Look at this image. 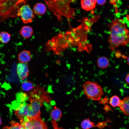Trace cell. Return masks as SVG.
Returning a JSON list of instances; mask_svg holds the SVG:
<instances>
[{
    "mask_svg": "<svg viewBox=\"0 0 129 129\" xmlns=\"http://www.w3.org/2000/svg\"><path fill=\"white\" fill-rule=\"evenodd\" d=\"M62 116V112L60 109L54 106L51 113V116L52 120L56 121H58L61 119Z\"/></svg>",
    "mask_w": 129,
    "mask_h": 129,
    "instance_id": "obj_14",
    "label": "cell"
},
{
    "mask_svg": "<svg viewBox=\"0 0 129 129\" xmlns=\"http://www.w3.org/2000/svg\"><path fill=\"white\" fill-rule=\"evenodd\" d=\"M121 100L118 96L116 95H114L110 98L109 103L113 107H119Z\"/></svg>",
    "mask_w": 129,
    "mask_h": 129,
    "instance_id": "obj_20",
    "label": "cell"
},
{
    "mask_svg": "<svg viewBox=\"0 0 129 129\" xmlns=\"http://www.w3.org/2000/svg\"><path fill=\"white\" fill-rule=\"evenodd\" d=\"M11 35L6 32H0V41L3 43H8L10 40Z\"/></svg>",
    "mask_w": 129,
    "mask_h": 129,
    "instance_id": "obj_21",
    "label": "cell"
},
{
    "mask_svg": "<svg viewBox=\"0 0 129 129\" xmlns=\"http://www.w3.org/2000/svg\"><path fill=\"white\" fill-rule=\"evenodd\" d=\"M107 121L105 122H102L98 124L97 125H96V127L100 128H103L107 125L106 122Z\"/></svg>",
    "mask_w": 129,
    "mask_h": 129,
    "instance_id": "obj_23",
    "label": "cell"
},
{
    "mask_svg": "<svg viewBox=\"0 0 129 129\" xmlns=\"http://www.w3.org/2000/svg\"><path fill=\"white\" fill-rule=\"evenodd\" d=\"M108 26L110 29L108 41L111 50L113 51L119 46H125L129 43V31L123 19H114Z\"/></svg>",
    "mask_w": 129,
    "mask_h": 129,
    "instance_id": "obj_2",
    "label": "cell"
},
{
    "mask_svg": "<svg viewBox=\"0 0 129 129\" xmlns=\"http://www.w3.org/2000/svg\"><path fill=\"white\" fill-rule=\"evenodd\" d=\"M28 95V99H35L48 103H50L51 101L49 93L45 91L43 87L38 85L35 86Z\"/></svg>",
    "mask_w": 129,
    "mask_h": 129,
    "instance_id": "obj_6",
    "label": "cell"
},
{
    "mask_svg": "<svg viewBox=\"0 0 129 129\" xmlns=\"http://www.w3.org/2000/svg\"><path fill=\"white\" fill-rule=\"evenodd\" d=\"M46 10V7L44 4L41 3H38L34 6L33 12L36 15H42L45 13Z\"/></svg>",
    "mask_w": 129,
    "mask_h": 129,
    "instance_id": "obj_13",
    "label": "cell"
},
{
    "mask_svg": "<svg viewBox=\"0 0 129 129\" xmlns=\"http://www.w3.org/2000/svg\"><path fill=\"white\" fill-rule=\"evenodd\" d=\"M104 108L106 113L108 112L110 110H112L111 108L107 105H106L105 106Z\"/></svg>",
    "mask_w": 129,
    "mask_h": 129,
    "instance_id": "obj_26",
    "label": "cell"
},
{
    "mask_svg": "<svg viewBox=\"0 0 129 129\" xmlns=\"http://www.w3.org/2000/svg\"><path fill=\"white\" fill-rule=\"evenodd\" d=\"M81 126L83 129H90L96 126V125H95L94 123L91 121L89 119L83 120L81 123Z\"/></svg>",
    "mask_w": 129,
    "mask_h": 129,
    "instance_id": "obj_19",
    "label": "cell"
},
{
    "mask_svg": "<svg viewBox=\"0 0 129 129\" xmlns=\"http://www.w3.org/2000/svg\"><path fill=\"white\" fill-rule=\"evenodd\" d=\"M47 52L52 51L54 55H59L66 49L77 47L80 48L81 44L71 29L65 32H60L49 40L45 44Z\"/></svg>",
    "mask_w": 129,
    "mask_h": 129,
    "instance_id": "obj_1",
    "label": "cell"
},
{
    "mask_svg": "<svg viewBox=\"0 0 129 129\" xmlns=\"http://www.w3.org/2000/svg\"><path fill=\"white\" fill-rule=\"evenodd\" d=\"M99 103L101 104H105L108 103V99L107 97H106L104 98L100 101Z\"/></svg>",
    "mask_w": 129,
    "mask_h": 129,
    "instance_id": "obj_25",
    "label": "cell"
},
{
    "mask_svg": "<svg viewBox=\"0 0 129 129\" xmlns=\"http://www.w3.org/2000/svg\"><path fill=\"white\" fill-rule=\"evenodd\" d=\"M97 0H81V4L82 8L84 10L89 11L95 7Z\"/></svg>",
    "mask_w": 129,
    "mask_h": 129,
    "instance_id": "obj_9",
    "label": "cell"
},
{
    "mask_svg": "<svg viewBox=\"0 0 129 129\" xmlns=\"http://www.w3.org/2000/svg\"><path fill=\"white\" fill-rule=\"evenodd\" d=\"M17 16L21 17L25 24L32 22L35 17L30 6L27 4L24 5L18 9Z\"/></svg>",
    "mask_w": 129,
    "mask_h": 129,
    "instance_id": "obj_7",
    "label": "cell"
},
{
    "mask_svg": "<svg viewBox=\"0 0 129 129\" xmlns=\"http://www.w3.org/2000/svg\"><path fill=\"white\" fill-rule=\"evenodd\" d=\"M120 110L126 115H129V97L121 100L119 106Z\"/></svg>",
    "mask_w": 129,
    "mask_h": 129,
    "instance_id": "obj_11",
    "label": "cell"
},
{
    "mask_svg": "<svg viewBox=\"0 0 129 129\" xmlns=\"http://www.w3.org/2000/svg\"><path fill=\"white\" fill-rule=\"evenodd\" d=\"M97 64L99 68L102 69H105L108 66L109 62L107 58L105 57L102 56L98 59Z\"/></svg>",
    "mask_w": 129,
    "mask_h": 129,
    "instance_id": "obj_15",
    "label": "cell"
},
{
    "mask_svg": "<svg viewBox=\"0 0 129 129\" xmlns=\"http://www.w3.org/2000/svg\"><path fill=\"white\" fill-rule=\"evenodd\" d=\"M76 0H44L48 8L56 16L59 21L62 22V16L68 19L75 18L76 9L70 6Z\"/></svg>",
    "mask_w": 129,
    "mask_h": 129,
    "instance_id": "obj_3",
    "label": "cell"
},
{
    "mask_svg": "<svg viewBox=\"0 0 129 129\" xmlns=\"http://www.w3.org/2000/svg\"><path fill=\"white\" fill-rule=\"evenodd\" d=\"M21 123L24 129H48L47 123L41 116L28 118Z\"/></svg>",
    "mask_w": 129,
    "mask_h": 129,
    "instance_id": "obj_5",
    "label": "cell"
},
{
    "mask_svg": "<svg viewBox=\"0 0 129 129\" xmlns=\"http://www.w3.org/2000/svg\"><path fill=\"white\" fill-rule=\"evenodd\" d=\"M107 0H97V4L99 5H102L104 4Z\"/></svg>",
    "mask_w": 129,
    "mask_h": 129,
    "instance_id": "obj_24",
    "label": "cell"
},
{
    "mask_svg": "<svg viewBox=\"0 0 129 129\" xmlns=\"http://www.w3.org/2000/svg\"><path fill=\"white\" fill-rule=\"evenodd\" d=\"M32 56L30 51L24 50L18 54V59L21 63H27L31 60Z\"/></svg>",
    "mask_w": 129,
    "mask_h": 129,
    "instance_id": "obj_10",
    "label": "cell"
},
{
    "mask_svg": "<svg viewBox=\"0 0 129 129\" xmlns=\"http://www.w3.org/2000/svg\"><path fill=\"white\" fill-rule=\"evenodd\" d=\"M83 87L85 95L89 99L99 101L104 94L102 88L96 82L86 81L83 84Z\"/></svg>",
    "mask_w": 129,
    "mask_h": 129,
    "instance_id": "obj_4",
    "label": "cell"
},
{
    "mask_svg": "<svg viewBox=\"0 0 129 129\" xmlns=\"http://www.w3.org/2000/svg\"><path fill=\"white\" fill-rule=\"evenodd\" d=\"M20 33L22 37L27 38L32 36L33 33V30L31 26H24L21 29Z\"/></svg>",
    "mask_w": 129,
    "mask_h": 129,
    "instance_id": "obj_12",
    "label": "cell"
},
{
    "mask_svg": "<svg viewBox=\"0 0 129 129\" xmlns=\"http://www.w3.org/2000/svg\"><path fill=\"white\" fill-rule=\"evenodd\" d=\"M16 98L17 102L19 103H22L28 99L29 96L27 93L21 92L16 93Z\"/></svg>",
    "mask_w": 129,
    "mask_h": 129,
    "instance_id": "obj_17",
    "label": "cell"
},
{
    "mask_svg": "<svg viewBox=\"0 0 129 129\" xmlns=\"http://www.w3.org/2000/svg\"><path fill=\"white\" fill-rule=\"evenodd\" d=\"M10 126H5L2 129H24L23 127L20 122L12 121L10 122Z\"/></svg>",
    "mask_w": 129,
    "mask_h": 129,
    "instance_id": "obj_16",
    "label": "cell"
},
{
    "mask_svg": "<svg viewBox=\"0 0 129 129\" xmlns=\"http://www.w3.org/2000/svg\"><path fill=\"white\" fill-rule=\"evenodd\" d=\"M125 80L127 83L129 84V73L126 76Z\"/></svg>",
    "mask_w": 129,
    "mask_h": 129,
    "instance_id": "obj_27",
    "label": "cell"
},
{
    "mask_svg": "<svg viewBox=\"0 0 129 129\" xmlns=\"http://www.w3.org/2000/svg\"><path fill=\"white\" fill-rule=\"evenodd\" d=\"M127 62L128 64L129 65V57L127 58Z\"/></svg>",
    "mask_w": 129,
    "mask_h": 129,
    "instance_id": "obj_28",
    "label": "cell"
},
{
    "mask_svg": "<svg viewBox=\"0 0 129 129\" xmlns=\"http://www.w3.org/2000/svg\"><path fill=\"white\" fill-rule=\"evenodd\" d=\"M127 18L129 21V15H127Z\"/></svg>",
    "mask_w": 129,
    "mask_h": 129,
    "instance_id": "obj_30",
    "label": "cell"
},
{
    "mask_svg": "<svg viewBox=\"0 0 129 129\" xmlns=\"http://www.w3.org/2000/svg\"><path fill=\"white\" fill-rule=\"evenodd\" d=\"M16 71L20 79L23 81L26 79L29 74L28 64L27 63H20L17 67Z\"/></svg>",
    "mask_w": 129,
    "mask_h": 129,
    "instance_id": "obj_8",
    "label": "cell"
},
{
    "mask_svg": "<svg viewBox=\"0 0 129 129\" xmlns=\"http://www.w3.org/2000/svg\"><path fill=\"white\" fill-rule=\"evenodd\" d=\"M52 122L53 127V129H64L62 127L59 126L56 121L52 120Z\"/></svg>",
    "mask_w": 129,
    "mask_h": 129,
    "instance_id": "obj_22",
    "label": "cell"
},
{
    "mask_svg": "<svg viewBox=\"0 0 129 129\" xmlns=\"http://www.w3.org/2000/svg\"><path fill=\"white\" fill-rule=\"evenodd\" d=\"M35 87L33 83L29 81H24L21 85L22 89L26 91H29L32 90Z\"/></svg>",
    "mask_w": 129,
    "mask_h": 129,
    "instance_id": "obj_18",
    "label": "cell"
},
{
    "mask_svg": "<svg viewBox=\"0 0 129 129\" xmlns=\"http://www.w3.org/2000/svg\"><path fill=\"white\" fill-rule=\"evenodd\" d=\"M2 120L0 117V126L2 124Z\"/></svg>",
    "mask_w": 129,
    "mask_h": 129,
    "instance_id": "obj_29",
    "label": "cell"
}]
</instances>
